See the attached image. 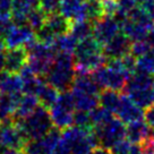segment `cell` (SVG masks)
Here are the masks:
<instances>
[{"label":"cell","mask_w":154,"mask_h":154,"mask_svg":"<svg viewBox=\"0 0 154 154\" xmlns=\"http://www.w3.org/2000/svg\"><path fill=\"white\" fill-rule=\"evenodd\" d=\"M76 77L74 53L57 52L45 81L59 92L70 91Z\"/></svg>","instance_id":"6da1fadb"},{"label":"cell","mask_w":154,"mask_h":154,"mask_svg":"<svg viewBox=\"0 0 154 154\" xmlns=\"http://www.w3.org/2000/svg\"><path fill=\"white\" fill-rule=\"evenodd\" d=\"M14 122L18 126L27 140L41 138L54 127L51 119L50 110L41 104L27 118Z\"/></svg>","instance_id":"7a4b0ae2"},{"label":"cell","mask_w":154,"mask_h":154,"mask_svg":"<svg viewBox=\"0 0 154 154\" xmlns=\"http://www.w3.org/2000/svg\"><path fill=\"white\" fill-rule=\"evenodd\" d=\"M49 110L54 127L63 130L74 125V113L76 106L72 91L61 92L56 104Z\"/></svg>","instance_id":"3957f363"},{"label":"cell","mask_w":154,"mask_h":154,"mask_svg":"<svg viewBox=\"0 0 154 154\" xmlns=\"http://www.w3.org/2000/svg\"><path fill=\"white\" fill-rule=\"evenodd\" d=\"M93 129L100 140V146L110 149L115 144L126 138V126L122 121L113 117L103 125H96Z\"/></svg>","instance_id":"277c9868"},{"label":"cell","mask_w":154,"mask_h":154,"mask_svg":"<svg viewBox=\"0 0 154 154\" xmlns=\"http://www.w3.org/2000/svg\"><path fill=\"white\" fill-rule=\"evenodd\" d=\"M91 75L100 88H110L118 92L125 90L126 83L128 79V77L124 72L116 70L113 68L109 67L108 65H104L96 69Z\"/></svg>","instance_id":"5b68a950"},{"label":"cell","mask_w":154,"mask_h":154,"mask_svg":"<svg viewBox=\"0 0 154 154\" xmlns=\"http://www.w3.org/2000/svg\"><path fill=\"white\" fill-rule=\"evenodd\" d=\"M4 40L7 49L19 48V47L27 48L29 45L36 41V35L29 25H23V26L14 25L9 29V32L6 34Z\"/></svg>","instance_id":"8992f818"},{"label":"cell","mask_w":154,"mask_h":154,"mask_svg":"<svg viewBox=\"0 0 154 154\" xmlns=\"http://www.w3.org/2000/svg\"><path fill=\"white\" fill-rule=\"evenodd\" d=\"M26 137L14 121L1 124L0 126V144L6 149H23Z\"/></svg>","instance_id":"52a82bcc"},{"label":"cell","mask_w":154,"mask_h":154,"mask_svg":"<svg viewBox=\"0 0 154 154\" xmlns=\"http://www.w3.org/2000/svg\"><path fill=\"white\" fill-rule=\"evenodd\" d=\"M130 47L131 40L125 33L119 32L115 38L103 45V54L106 58V61L111 59H119L130 53Z\"/></svg>","instance_id":"ba28073f"},{"label":"cell","mask_w":154,"mask_h":154,"mask_svg":"<svg viewBox=\"0 0 154 154\" xmlns=\"http://www.w3.org/2000/svg\"><path fill=\"white\" fill-rule=\"evenodd\" d=\"M121 32L120 25L117 23L113 17L104 16L101 19L94 23L93 36L102 44H106L111 38H113L117 34Z\"/></svg>","instance_id":"9c48e42d"},{"label":"cell","mask_w":154,"mask_h":154,"mask_svg":"<svg viewBox=\"0 0 154 154\" xmlns=\"http://www.w3.org/2000/svg\"><path fill=\"white\" fill-rule=\"evenodd\" d=\"M116 116L124 124H130L133 121L144 119V110L131 101L128 95L122 94L120 104L116 111Z\"/></svg>","instance_id":"30bf717a"},{"label":"cell","mask_w":154,"mask_h":154,"mask_svg":"<svg viewBox=\"0 0 154 154\" xmlns=\"http://www.w3.org/2000/svg\"><path fill=\"white\" fill-rule=\"evenodd\" d=\"M153 128L149 127V124L144 120L133 121L127 124L126 127V138L134 145H143L151 137Z\"/></svg>","instance_id":"8fae6325"},{"label":"cell","mask_w":154,"mask_h":154,"mask_svg":"<svg viewBox=\"0 0 154 154\" xmlns=\"http://www.w3.org/2000/svg\"><path fill=\"white\" fill-rule=\"evenodd\" d=\"M29 61V52L25 47L7 49L5 52V70L18 74Z\"/></svg>","instance_id":"7c38bea8"},{"label":"cell","mask_w":154,"mask_h":154,"mask_svg":"<svg viewBox=\"0 0 154 154\" xmlns=\"http://www.w3.org/2000/svg\"><path fill=\"white\" fill-rule=\"evenodd\" d=\"M40 6V0H13V10L10 18L14 25H27V15Z\"/></svg>","instance_id":"4fadbf2b"},{"label":"cell","mask_w":154,"mask_h":154,"mask_svg":"<svg viewBox=\"0 0 154 154\" xmlns=\"http://www.w3.org/2000/svg\"><path fill=\"white\" fill-rule=\"evenodd\" d=\"M59 13L70 22L86 20L85 0H60Z\"/></svg>","instance_id":"5bb4252c"},{"label":"cell","mask_w":154,"mask_h":154,"mask_svg":"<svg viewBox=\"0 0 154 154\" xmlns=\"http://www.w3.org/2000/svg\"><path fill=\"white\" fill-rule=\"evenodd\" d=\"M24 88V82L19 74L0 72V92L4 94H18Z\"/></svg>","instance_id":"9a60e30c"},{"label":"cell","mask_w":154,"mask_h":154,"mask_svg":"<svg viewBox=\"0 0 154 154\" xmlns=\"http://www.w3.org/2000/svg\"><path fill=\"white\" fill-rule=\"evenodd\" d=\"M22 94H0V124L11 122Z\"/></svg>","instance_id":"2e32d148"},{"label":"cell","mask_w":154,"mask_h":154,"mask_svg":"<svg viewBox=\"0 0 154 154\" xmlns=\"http://www.w3.org/2000/svg\"><path fill=\"white\" fill-rule=\"evenodd\" d=\"M40 106L38 96L32 95V94H24L20 96L15 111L13 121L23 120L25 118H27L29 115H32L35 109Z\"/></svg>","instance_id":"e0dca14e"},{"label":"cell","mask_w":154,"mask_h":154,"mask_svg":"<svg viewBox=\"0 0 154 154\" xmlns=\"http://www.w3.org/2000/svg\"><path fill=\"white\" fill-rule=\"evenodd\" d=\"M154 86V76L152 75H145L140 72H135L131 76L127 79L126 87L124 92L129 93L133 91H140V90H152Z\"/></svg>","instance_id":"ac0fdd59"},{"label":"cell","mask_w":154,"mask_h":154,"mask_svg":"<svg viewBox=\"0 0 154 154\" xmlns=\"http://www.w3.org/2000/svg\"><path fill=\"white\" fill-rule=\"evenodd\" d=\"M72 24V22H70L66 17H63L60 13L49 15L48 18H47V22H45V26L56 35V38L60 36V35H63V34L69 33Z\"/></svg>","instance_id":"d6986e66"},{"label":"cell","mask_w":154,"mask_h":154,"mask_svg":"<svg viewBox=\"0 0 154 154\" xmlns=\"http://www.w3.org/2000/svg\"><path fill=\"white\" fill-rule=\"evenodd\" d=\"M96 53H103V45L94 36H91L78 42L74 56L75 59H81Z\"/></svg>","instance_id":"ffe728a7"},{"label":"cell","mask_w":154,"mask_h":154,"mask_svg":"<svg viewBox=\"0 0 154 154\" xmlns=\"http://www.w3.org/2000/svg\"><path fill=\"white\" fill-rule=\"evenodd\" d=\"M70 91H72V95H74L76 110H82V111L91 112L93 109H95L96 106H100L99 95L86 94V93L74 91V90H70Z\"/></svg>","instance_id":"44dd1931"},{"label":"cell","mask_w":154,"mask_h":154,"mask_svg":"<svg viewBox=\"0 0 154 154\" xmlns=\"http://www.w3.org/2000/svg\"><path fill=\"white\" fill-rule=\"evenodd\" d=\"M59 95H60L59 91L56 87L51 86L49 83H47V81H45V83L42 85V87L40 88V91L36 94L40 104L44 106V108H47V109H51L56 104Z\"/></svg>","instance_id":"7402d4cb"},{"label":"cell","mask_w":154,"mask_h":154,"mask_svg":"<svg viewBox=\"0 0 154 154\" xmlns=\"http://www.w3.org/2000/svg\"><path fill=\"white\" fill-rule=\"evenodd\" d=\"M121 95L118 91L110 90V88H104L102 90L100 95H99V102L100 106L106 108V110L111 111L112 113H116L118 106L120 104Z\"/></svg>","instance_id":"603a6c76"},{"label":"cell","mask_w":154,"mask_h":154,"mask_svg":"<svg viewBox=\"0 0 154 154\" xmlns=\"http://www.w3.org/2000/svg\"><path fill=\"white\" fill-rule=\"evenodd\" d=\"M93 29H94V23L90 20H78V22H72L70 33L78 41H82L93 36Z\"/></svg>","instance_id":"cb8c5ba5"},{"label":"cell","mask_w":154,"mask_h":154,"mask_svg":"<svg viewBox=\"0 0 154 154\" xmlns=\"http://www.w3.org/2000/svg\"><path fill=\"white\" fill-rule=\"evenodd\" d=\"M77 44H78V40L69 32L67 34L58 36L53 43V47L57 50V52L74 53L76 50Z\"/></svg>","instance_id":"d4e9b609"},{"label":"cell","mask_w":154,"mask_h":154,"mask_svg":"<svg viewBox=\"0 0 154 154\" xmlns=\"http://www.w3.org/2000/svg\"><path fill=\"white\" fill-rule=\"evenodd\" d=\"M131 99V101L136 103L142 109H147L154 103L153 101V92L152 90H140V91H133L126 93Z\"/></svg>","instance_id":"484cf974"},{"label":"cell","mask_w":154,"mask_h":154,"mask_svg":"<svg viewBox=\"0 0 154 154\" xmlns=\"http://www.w3.org/2000/svg\"><path fill=\"white\" fill-rule=\"evenodd\" d=\"M104 17L101 0H85V18L92 23Z\"/></svg>","instance_id":"4316f807"},{"label":"cell","mask_w":154,"mask_h":154,"mask_svg":"<svg viewBox=\"0 0 154 154\" xmlns=\"http://www.w3.org/2000/svg\"><path fill=\"white\" fill-rule=\"evenodd\" d=\"M136 72L154 76V49H152L145 56L137 59Z\"/></svg>","instance_id":"83f0119b"},{"label":"cell","mask_w":154,"mask_h":154,"mask_svg":"<svg viewBox=\"0 0 154 154\" xmlns=\"http://www.w3.org/2000/svg\"><path fill=\"white\" fill-rule=\"evenodd\" d=\"M47 18H48V15L40 7H38L27 15V25L34 32H38V29H41L45 25Z\"/></svg>","instance_id":"f1b7e54d"},{"label":"cell","mask_w":154,"mask_h":154,"mask_svg":"<svg viewBox=\"0 0 154 154\" xmlns=\"http://www.w3.org/2000/svg\"><path fill=\"white\" fill-rule=\"evenodd\" d=\"M90 115H91L92 122H93L94 126L103 125V124H106V122H108V121L113 118V113L101 106H96L95 109H93L90 112Z\"/></svg>","instance_id":"f546056e"},{"label":"cell","mask_w":154,"mask_h":154,"mask_svg":"<svg viewBox=\"0 0 154 154\" xmlns=\"http://www.w3.org/2000/svg\"><path fill=\"white\" fill-rule=\"evenodd\" d=\"M23 151L25 154H48L42 137L27 140L23 147Z\"/></svg>","instance_id":"4dcf8cb0"},{"label":"cell","mask_w":154,"mask_h":154,"mask_svg":"<svg viewBox=\"0 0 154 154\" xmlns=\"http://www.w3.org/2000/svg\"><path fill=\"white\" fill-rule=\"evenodd\" d=\"M74 125L81 127L84 129H93V122L91 119V115L87 111L76 110L74 113Z\"/></svg>","instance_id":"1f68e13d"},{"label":"cell","mask_w":154,"mask_h":154,"mask_svg":"<svg viewBox=\"0 0 154 154\" xmlns=\"http://www.w3.org/2000/svg\"><path fill=\"white\" fill-rule=\"evenodd\" d=\"M152 49L153 48H152V45L149 43V41L146 38V40H140V41L131 42L130 53L138 59V58L145 56L146 53H149Z\"/></svg>","instance_id":"d6a6232c"},{"label":"cell","mask_w":154,"mask_h":154,"mask_svg":"<svg viewBox=\"0 0 154 154\" xmlns=\"http://www.w3.org/2000/svg\"><path fill=\"white\" fill-rule=\"evenodd\" d=\"M117 1H118V13L125 16H128L135 8L140 6L137 0H117Z\"/></svg>","instance_id":"836d02e7"},{"label":"cell","mask_w":154,"mask_h":154,"mask_svg":"<svg viewBox=\"0 0 154 154\" xmlns=\"http://www.w3.org/2000/svg\"><path fill=\"white\" fill-rule=\"evenodd\" d=\"M59 1L60 0H40L38 7L49 16L59 13Z\"/></svg>","instance_id":"e575fe53"},{"label":"cell","mask_w":154,"mask_h":154,"mask_svg":"<svg viewBox=\"0 0 154 154\" xmlns=\"http://www.w3.org/2000/svg\"><path fill=\"white\" fill-rule=\"evenodd\" d=\"M131 143L127 138L121 140L120 142H118L117 144H115L110 149L112 154H129L130 149H131Z\"/></svg>","instance_id":"d590c367"},{"label":"cell","mask_w":154,"mask_h":154,"mask_svg":"<svg viewBox=\"0 0 154 154\" xmlns=\"http://www.w3.org/2000/svg\"><path fill=\"white\" fill-rule=\"evenodd\" d=\"M49 154H72V149L63 138H60L58 144L53 147V149Z\"/></svg>","instance_id":"8d00e7d4"},{"label":"cell","mask_w":154,"mask_h":154,"mask_svg":"<svg viewBox=\"0 0 154 154\" xmlns=\"http://www.w3.org/2000/svg\"><path fill=\"white\" fill-rule=\"evenodd\" d=\"M13 10V0H0V17H10Z\"/></svg>","instance_id":"74e56055"},{"label":"cell","mask_w":154,"mask_h":154,"mask_svg":"<svg viewBox=\"0 0 154 154\" xmlns=\"http://www.w3.org/2000/svg\"><path fill=\"white\" fill-rule=\"evenodd\" d=\"M144 119L149 127L154 128V104L144 110Z\"/></svg>","instance_id":"f35d334b"},{"label":"cell","mask_w":154,"mask_h":154,"mask_svg":"<svg viewBox=\"0 0 154 154\" xmlns=\"http://www.w3.org/2000/svg\"><path fill=\"white\" fill-rule=\"evenodd\" d=\"M140 6L144 8L147 14L154 19V0H145L143 4H140Z\"/></svg>","instance_id":"ab89813d"},{"label":"cell","mask_w":154,"mask_h":154,"mask_svg":"<svg viewBox=\"0 0 154 154\" xmlns=\"http://www.w3.org/2000/svg\"><path fill=\"white\" fill-rule=\"evenodd\" d=\"M91 154H112L109 149H106L103 146H97L91 152Z\"/></svg>","instance_id":"60d3db41"},{"label":"cell","mask_w":154,"mask_h":154,"mask_svg":"<svg viewBox=\"0 0 154 154\" xmlns=\"http://www.w3.org/2000/svg\"><path fill=\"white\" fill-rule=\"evenodd\" d=\"M1 154H25L23 149H2Z\"/></svg>","instance_id":"b9f144b4"},{"label":"cell","mask_w":154,"mask_h":154,"mask_svg":"<svg viewBox=\"0 0 154 154\" xmlns=\"http://www.w3.org/2000/svg\"><path fill=\"white\" fill-rule=\"evenodd\" d=\"M129 154H145L140 145H133Z\"/></svg>","instance_id":"7bdbcfd3"},{"label":"cell","mask_w":154,"mask_h":154,"mask_svg":"<svg viewBox=\"0 0 154 154\" xmlns=\"http://www.w3.org/2000/svg\"><path fill=\"white\" fill-rule=\"evenodd\" d=\"M5 52H0V72L5 70Z\"/></svg>","instance_id":"ee69618b"},{"label":"cell","mask_w":154,"mask_h":154,"mask_svg":"<svg viewBox=\"0 0 154 154\" xmlns=\"http://www.w3.org/2000/svg\"><path fill=\"white\" fill-rule=\"evenodd\" d=\"M6 43L4 38H0V52H5L6 51Z\"/></svg>","instance_id":"f6af8a7d"},{"label":"cell","mask_w":154,"mask_h":154,"mask_svg":"<svg viewBox=\"0 0 154 154\" xmlns=\"http://www.w3.org/2000/svg\"><path fill=\"white\" fill-rule=\"evenodd\" d=\"M137 1H138V4L140 5V4H143V2H144L145 0H137Z\"/></svg>","instance_id":"bcb514c9"},{"label":"cell","mask_w":154,"mask_h":154,"mask_svg":"<svg viewBox=\"0 0 154 154\" xmlns=\"http://www.w3.org/2000/svg\"><path fill=\"white\" fill-rule=\"evenodd\" d=\"M152 92H153V101H154V86H153V88H152Z\"/></svg>","instance_id":"7dc6e473"},{"label":"cell","mask_w":154,"mask_h":154,"mask_svg":"<svg viewBox=\"0 0 154 154\" xmlns=\"http://www.w3.org/2000/svg\"><path fill=\"white\" fill-rule=\"evenodd\" d=\"M1 152H2V149H1V146H0V154H1Z\"/></svg>","instance_id":"c3c4849f"},{"label":"cell","mask_w":154,"mask_h":154,"mask_svg":"<svg viewBox=\"0 0 154 154\" xmlns=\"http://www.w3.org/2000/svg\"><path fill=\"white\" fill-rule=\"evenodd\" d=\"M0 146H1V144H0Z\"/></svg>","instance_id":"681fc988"},{"label":"cell","mask_w":154,"mask_h":154,"mask_svg":"<svg viewBox=\"0 0 154 154\" xmlns=\"http://www.w3.org/2000/svg\"><path fill=\"white\" fill-rule=\"evenodd\" d=\"M0 126H1V124H0Z\"/></svg>","instance_id":"f907efd6"}]
</instances>
